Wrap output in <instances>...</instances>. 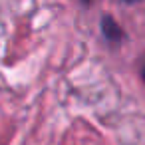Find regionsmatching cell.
<instances>
[{
    "label": "cell",
    "mask_w": 145,
    "mask_h": 145,
    "mask_svg": "<svg viewBox=\"0 0 145 145\" xmlns=\"http://www.w3.org/2000/svg\"><path fill=\"white\" fill-rule=\"evenodd\" d=\"M101 32L109 42H119L121 40V28L119 24L111 18V16H103L101 18Z\"/></svg>",
    "instance_id": "6da1fadb"
},
{
    "label": "cell",
    "mask_w": 145,
    "mask_h": 145,
    "mask_svg": "<svg viewBox=\"0 0 145 145\" xmlns=\"http://www.w3.org/2000/svg\"><path fill=\"white\" fill-rule=\"evenodd\" d=\"M143 80H145V66H143Z\"/></svg>",
    "instance_id": "277c9868"
},
{
    "label": "cell",
    "mask_w": 145,
    "mask_h": 145,
    "mask_svg": "<svg viewBox=\"0 0 145 145\" xmlns=\"http://www.w3.org/2000/svg\"><path fill=\"white\" fill-rule=\"evenodd\" d=\"M123 2H127V4H131V2H137V0H123Z\"/></svg>",
    "instance_id": "7a4b0ae2"
},
{
    "label": "cell",
    "mask_w": 145,
    "mask_h": 145,
    "mask_svg": "<svg viewBox=\"0 0 145 145\" xmlns=\"http://www.w3.org/2000/svg\"><path fill=\"white\" fill-rule=\"evenodd\" d=\"M82 2H84V4H89V2H91V0H82Z\"/></svg>",
    "instance_id": "3957f363"
}]
</instances>
